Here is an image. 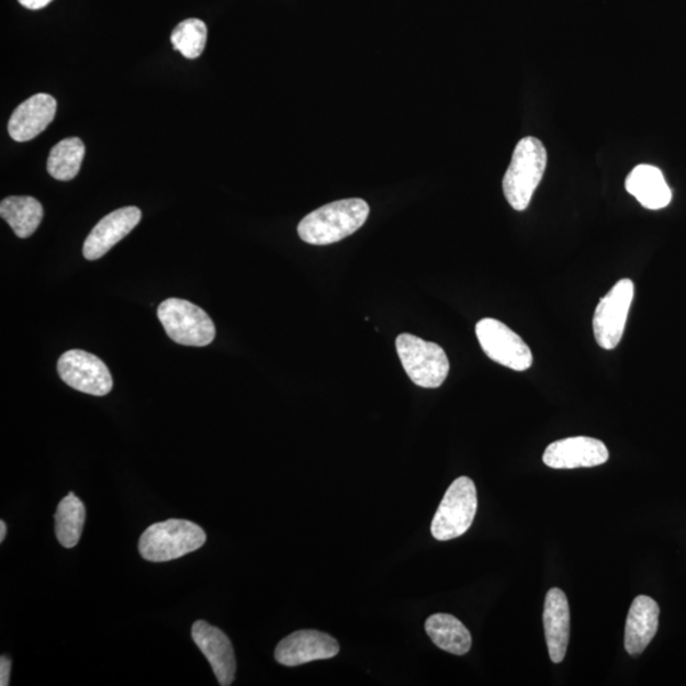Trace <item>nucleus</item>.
Wrapping results in <instances>:
<instances>
[{"label":"nucleus","mask_w":686,"mask_h":686,"mask_svg":"<svg viewBox=\"0 0 686 686\" xmlns=\"http://www.w3.org/2000/svg\"><path fill=\"white\" fill-rule=\"evenodd\" d=\"M158 318L172 341L204 347L214 341L216 329L204 310L183 299H167L159 305Z\"/></svg>","instance_id":"nucleus-6"},{"label":"nucleus","mask_w":686,"mask_h":686,"mask_svg":"<svg viewBox=\"0 0 686 686\" xmlns=\"http://www.w3.org/2000/svg\"><path fill=\"white\" fill-rule=\"evenodd\" d=\"M85 155V143L79 137H68L56 144L48 155L47 172L58 181L76 179Z\"/></svg>","instance_id":"nucleus-21"},{"label":"nucleus","mask_w":686,"mask_h":686,"mask_svg":"<svg viewBox=\"0 0 686 686\" xmlns=\"http://www.w3.org/2000/svg\"><path fill=\"white\" fill-rule=\"evenodd\" d=\"M477 507V488L474 482L468 477H459L451 483L434 516L432 537L440 542L462 537L472 527Z\"/></svg>","instance_id":"nucleus-5"},{"label":"nucleus","mask_w":686,"mask_h":686,"mask_svg":"<svg viewBox=\"0 0 686 686\" xmlns=\"http://www.w3.org/2000/svg\"><path fill=\"white\" fill-rule=\"evenodd\" d=\"M140 221V209L135 206L121 207L104 216L87 237L83 256L88 261L99 260L128 236Z\"/></svg>","instance_id":"nucleus-12"},{"label":"nucleus","mask_w":686,"mask_h":686,"mask_svg":"<svg viewBox=\"0 0 686 686\" xmlns=\"http://www.w3.org/2000/svg\"><path fill=\"white\" fill-rule=\"evenodd\" d=\"M192 640L201 652L204 653L212 665L217 683L229 686L236 676V655L228 636L220 628L210 626L204 620H198L192 626Z\"/></svg>","instance_id":"nucleus-13"},{"label":"nucleus","mask_w":686,"mask_h":686,"mask_svg":"<svg viewBox=\"0 0 686 686\" xmlns=\"http://www.w3.org/2000/svg\"><path fill=\"white\" fill-rule=\"evenodd\" d=\"M626 189L645 209L660 210L672 203V190L663 172L653 166H637L627 177Z\"/></svg>","instance_id":"nucleus-17"},{"label":"nucleus","mask_w":686,"mask_h":686,"mask_svg":"<svg viewBox=\"0 0 686 686\" xmlns=\"http://www.w3.org/2000/svg\"><path fill=\"white\" fill-rule=\"evenodd\" d=\"M340 652V644L327 633L318 631H297L282 640L274 659L284 666L294 667L312 663V661L333 659Z\"/></svg>","instance_id":"nucleus-10"},{"label":"nucleus","mask_w":686,"mask_h":686,"mask_svg":"<svg viewBox=\"0 0 686 686\" xmlns=\"http://www.w3.org/2000/svg\"><path fill=\"white\" fill-rule=\"evenodd\" d=\"M609 450L600 440L576 436L554 441L544 451L543 462L553 470H575L607 463Z\"/></svg>","instance_id":"nucleus-11"},{"label":"nucleus","mask_w":686,"mask_h":686,"mask_svg":"<svg viewBox=\"0 0 686 686\" xmlns=\"http://www.w3.org/2000/svg\"><path fill=\"white\" fill-rule=\"evenodd\" d=\"M206 40V24L198 19H189L181 22L171 35L175 50L180 52L188 59H196L203 54Z\"/></svg>","instance_id":"nucleus-22"},{"label":"nucleus","mask_w":686,"mask_h":686,"mask_svg":"<svg viewBox=\"0 0 686 686\" xmlns=\"http://www.w3.org/2000/svg\"><path fill=\"white\" fill-rule=\"evenodd\" d=\"M543 623L549 656L554 664H561L566 657L570 640V605L561 588L554 587L548 592Z\"/></svg>","instance_id":"nucleus-15"},{"label":"nucleus","mask_w":686,"mask_h":686,"mask_svg":"<svg viewBox=\"0 0 686 686\" xmlns=\"http://www.w3.org/2000/svg\"><path fill=\"white\" fill-rule=\"evenodd\" d=\"M484 353L497 364L515 371H526L532 366L530 347L513 329L494 318H484L475 326Z\"/></svg>","instance_id":"nucleus-8"},{"label":"nucleus","mask_w":686,"mask_h":686,"mask_svg":"<svg viewBox=\"0 0 686 686\" xmlns=\"http://www.w3.org/2000/svg\"><path fill=\"white\" fill-rule=\"evenodd\" d=\"M20 4L27 10L37 11L43 10L46 5L50 4L53 0H19Z\"/></svg>","instance_id":"nucleus-24"},{"label":"nucleus","mask_w":686,"mask_h":686,"mask_svg":"<svg viewBox=\"0 0 686 686\" xmlns=\"http://www.w3.org/2000/svg\"><path fill=\"white\" fill-rule=\"evenodd\" d=\"M426 632L439 649L463 656L472 648V636L458 618L443 615H434L426 620Z\"/></svg>","instance_id":"nucleus-18"},{"label":"nucleus","mask_w":686,"mask_h":686,"mask_svg":"<svg viewBox=\"0 0 686 686\" xmlns=\"http://www.w3.org/2000/svg\"><path fill=\"white\" fill-rule=\"evenodd\" d=\"M56 100L53 95L38 93L30 97L14 110L8 133L15 142L24 143L34 139L46 131L56 115Z\"/></svg>","instance_id":"nucleus-14"},{"label":"nucleus","mask_w":686,"mask_h":686,"mask_svg":"<svg viewBox=\"0 0 686 686\" xmlns=\"http://www.w3.org/2000/svg\"><path fill=\"white\" fill-rule=\"evenodd\" d=\"M370 213L367 201L346 199L314 210L297 225L305 244L327 246L352 236L366 224Z\"/></svg>","instance_id":"nucleus-1"},{"label":"nucleus","mask_w":686,"mask_h":686,"mask_svg":"<svg viewBox=\"0 0 686 686\" xmlns=\"http://www.w3.org/2000/svg\"><path fill=\"white\" fill-rule=\"evenodd\" d=\"M58 371L61 381L72 390L97 397L109 394L114 385L106 364L95 355L82 350L63 353Z\"/></svg>","instance_id":"nucleus-9"},{"label":"nucleus","mask_w":686,"mask_h":686,"mask_svg":"<svg viewBox=\"0 0 686 686\" xmlns=\"http://www.w3.org/2000/svg\"><path fill=\"white\" fill-rule=\"evenodd\" d=\"M634 296L632 280L623 279L601 297L594 314L593 328L597 345L604 350H615L625 335L629 310Z\"/></svg>","instance_id":"nucleus-7"},{"label":"nucleus","mask_w":686,"mask_h":686,"mask_svg":"<svg viewBox=\"0 0 686 686\" xmlns=\"http://www.w3.org/2000/svg\"><path fill=\"white\" fill-rule=\"evenodd\" d=\"M660 607L650 596H637L629 609L625 645L629 655L639 656L656 636Z\"/></svg>","instance_id":"nucleus-16"},{"label":"nucleus","mask_w":686,"mask_h":686,"mask_svg":"<svg viewBox=\"0 0 686 686\" xmlns=\"http://www.w3.org/2000/svg\"><path fill=\"white\" fill-rule=\"evenodd\" d=\"M205 542V531L198 524L171 519L153 524L143 532L139 552L149 562H168L198 551Z\"/></svg>","instance_id":"nucleus-3"},{"label":"nucleus","mask_w":686,"mask_h":686,"mask_svg":"<svg viewBox=\"0 0 686 686\" xmlns=\"http://www.w3.org/2000/svg\"><path fill=\"white\" fill-rule=\"evenodd\" d=\"M7 536V526L5 522L2 520L0 521V543L4 542Z\"/></svg>","instance_id":"nucleus-25"},{"label":"nucleus","mask_w":686,"mask_h":686,"mask_svg":"<svg viewBox=\"0 0 686 686\" xmlns=\"http://www.w3.org/2000/svg\"><path fill=\"white\" fill-rule=\"evenodd\" d=\"M11 666L12 661L10 657L2 656V659H0V685H10Z\"/></svg>","instance_id":"nucleus-23"},{"label":"nucleus","mask_w":686,"mask_h":686,"mask_svg":"<svg viewBox=\"0 0 686 686\" xmlns=\"http://www.w3.org/2000/svg\"><path fill=\"white\" fill-rule=\"evenodd\" d=\"M86 522V507L80 499L69 492L58 505L55 514V535L66 548L76 547L82 536Z\"/></svg>","instance_id":"nucleus-20"},{"label":"nucleus","mask_w":686,"mask_h":686,"mask_svg":"<svg viewBox=\"0 0 686 686\" xmlns=\"http://www.w3.org/2000/svg\"><path fill=\"white\" fill-rule=\"evenodd\" d=\"M395 347L403 369L416 385L435 390L447 381L450 370L449 359L438 344L402 334L395 340Z\"/></svg>","instance_id":"nucleus-4"},{"label":"nucleus","mask_w":686,"mask_h":686,"mask_svg":"<svg viewBox=\"0 0 686 686\" xmlns=\"http://www.w3.org/2000/svg\"><path fill=\"white\" fill-rule=\"evenodd\" d=\"M0 215L10 224L15 236L29 238L44 220V207L31 196L7 198L0 204Z\"/></svg>","instance_id":"nucleus-19"},{"label":"nucleus","mask_w":686,"mask_h":686,"mask_svg":"<svg viewBox=\"0 0 686 686\" xmlns=\"http://www.w3.org/2000/svg\"><path fill=\"white\" fill-rule=\"evenodd\" d=\"M547 159L544 145L537 137H524L516 145L503 182L505 198L516 212H524L530 205L543 179Z\"/></svg>","instance_id":"nucleus-2"}]
</instances>
